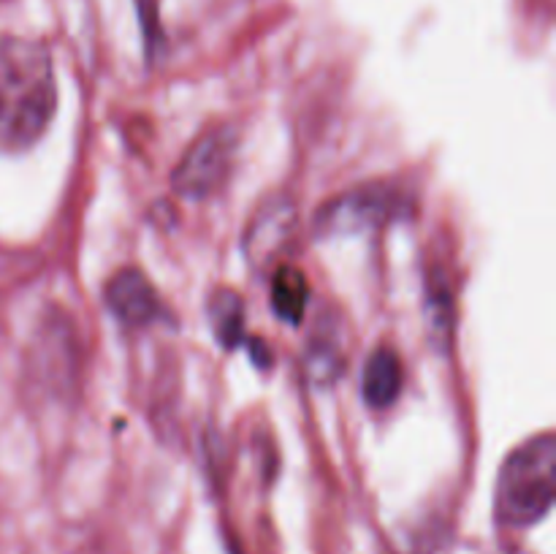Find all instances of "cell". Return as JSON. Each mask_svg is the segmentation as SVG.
I'll use <instances>...</instances> for the list:
<instances>
[{
  "label": "cell",
  "mask_w": 556,
  "mask_h": 554,
  "mask_svg": "<svg viewBox=\"0 0 556 554\" xmlns=\"http://www.w3.org/2000/svg\"><path fill=\"white\" fill-rule=\"evenodd\" d=\"M58 106L54 65L30 38H0V150H25L47 130Z\"/></svg>",
  "instance_id": "cell-1"
},
{
  "label": "cell",
  "mask_w": 556,
  "mask_h": 554,
  "mask_svg": "<svg viewBox=\"0 0 556 554\" xmlns=\"http://www.w3.org/2000/svg\"><path fill=\"white\" fill-rule=\"evenodd\" d=\"M239 136L228 125H217L201 134L193 144L188 147L185 158L174 172L172 185L182 199L204 201L215 196L226 185L231 174L233 155H237Z\"/></svg>",
  "instance_id": "cell-3"
},
{
  "label": "cell",
  "mask_w": 556,
  "mask_h": 554,
  "mask_svg": "<svg viewBox=\"0 0 556 554\" xmlns=\"http://www.w3.org/2000/svg\"><path fill=\"white\" fill-rule=\"evenodd\" d=\"M293 234V206L286 199H271L269 206L258 210L255 221L250 223L248 239H244V250H248L250 264L264 266L275 261L288 244Z\"/></svg>",
  "instance_id": "cell-5"
},
{
  "label": "cell",
  "mask_w": 556,
  "mask_h": 554,
  "mask_svg": "<svg viewBox=\"0 0 556 554\" xmlns=\"http://www.w3.org/2000/svg\"><path fill=\"white\" fill-rule=\"evenodd\" d=\"M210 318L223 348H237L244 340V310L237 293L217 291L210 302Z\"/></svg>",
  "instance_id": "cell-9"
},
{
  "label": "cell",
  "mask_w": 556,
  "mask_h": 554,
  "mask_svg": "<svg viewBox=\"0 0 556 554\" xmlns=\"http://www.w3.org/2000/svg\"><path fill=\"white\" fill-rule=\"evenodd\" d=\"M106 307L114 318L130 329H141L166 315L161 297H157L155 286L147 280L144 272L139 269H123L106 282Z\"/></svg>",
  "instance_id": "cell-4"
},
{
  "label": "cell",
  "mask_w": 556,
  "mask_h": 554,
  "mask_svg": "<svg viewBox=\"0 0 556 554\" xmlns=\"http://www.w3.org/2000/svg\"><path fill=\"white\" fill-rule=\"evenodd\" d=\"M402 383H405V373H402L400 353L389 345L375 348L362 375V394L367 405L391 407L402 394Z\"/></svg>",
  "instance_id": "cell-7"
},
{
  "label": "cell",
  "mask_w": 556,
  "mask_h": 554,
  "mask_svg": "<svg viewBox=\"0 0 556 554\" xmlns=\"http://www.w3.org/2000/svg\"><path fill=\"white\" fill-rule=\"evenodd\" d=\"M389 212V199L383 193H372V190H356L351 196L334 199L320 210L315 228L320 234H345L356 231V228H367L380 223Z\"/></svg>",
  "instance_id": "cell-6"
},
{
  "label": "cell",
  "mask_w": 556,
  "mask_h": 554,
  "mask_svg": "<svg viewBox=\"0 0 556 554\" xmlns=\"http://www.w3.org/2000/svg\"><path fill=\"white\" fill-rule=\"evenodd\" d=\"M271 310L277 313V318L286 320V324H299L304 318V310L309 302V286L307 277L302 269L291 264H280L271 272Z\"/></svg>",
  "instance_id": "cell-8"
},
{
  "label": "cell",
  "mask_w": 556,
  "mask_h": 554,
  "mask_svg": "<svg viewBox=\"0 0 556 554\" xmlns=\"http://www.w3.org/2000/svg\"><path fill=\"white\" fill-rule=\"evenodd\" d=\"M556 438L543 432L505 459L497 478V521L505 527H532L554 505Z\"/></svg>",
  "instance_id": "cell-2"
}]
</instances>
